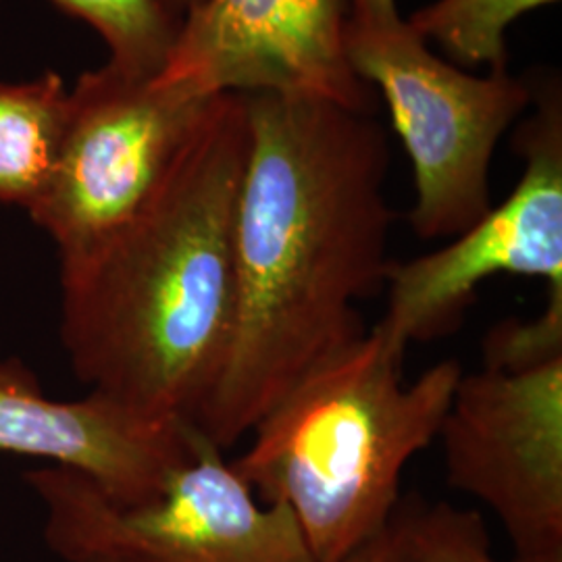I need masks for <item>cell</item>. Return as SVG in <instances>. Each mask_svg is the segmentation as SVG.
I'll return each mask as SVG.
<instances>
[{
    "label": "cell",
    "mask_w": 562,
    "mask_h": 562,
    "mask_svg": "<svg viewBox=\"0 0 562 562\" xmlns=\"http://www.w3.org/2000/svg\"><path fill=\"white\" fill-rule=\"evenodd\" d=\"M232 336L194 425L232 448L315 367L369 331L359 302L390 271V144L375 113L244 94Z\"/></svg>",
    "instance_id": "1"
},
{
    "label": "cell",
    "mask_w": 562,
    "mask_h": 562,
    "mask_svg": "<svg viewBox=\"0 0 562 562\" xmlns=\"http://www.w3.org/2000/svg\"><path fill=\"white\" fill-rule=\"evenodd\" d=\"M248 136L246 97H215L150 199L60 262V341L90 392L153 419L194 422L232 336Z\"/></svg>",
    "instance_id": "2"
},
{
    "label": "cell",
    "mask_w": 562,
    "mask_h": 562,
    "mask_svg": "<svg viewBox=\"0 0 562 562\" xmlns=\"http://www.w3.org/2000/svg\"><path fill=\"white\" fill-rule=\"evenodd\" d=\"M402 364L369 329L304 375L232 462L261 503L292 510L315 562L346 561L382 533L406 464L440 434L461 362H436L411 383Z\"/></svg>",
    "instance_id": "3"
},
{
    "label": "cell",
    "mask_w": 562,
    "mask_h": 562,
    "mask_svg": "<svg viewBox=\"0 0 562 562\" xmlns=\"http://www.w3.org/2000/svg\"><path fill=\"white\" fill-rule=\"evenodd\" d=\"M44 506V540L60 561L315 562L285 504H265L192 423L190 459L161 492L111 501L80 471L50 464L25 473Z\"/></svg>",
    "instance_id": "4"
},
{
    "label": "cell",
    "mask_w": 562,
    "mask_h": 562,
    "mask_svg": "<svg viewBox=\"0 0 562 562\" xmlns=\"http://www.w3.org/2000/svg\"><path fill=\"white\" fill-rule=\"evenodd\" d=\"M348 60L380 90L413 165L417 238H454L494 206L490 169L504 132L533 101L531 80L508 69L473 76L429 50L406 21H348Z\"/></svg>",
    "instance_id": "5"
},
{
    "label": "cell",
    "mask_w": 562,
    "mask_h": 562,
    "mask_svg": "<svg viewBox=\"0 0 562 562\" xmlns=\"http://www.w3.org/2000/svg\"><path fill=\"white\" fill-rule=\"evenodd\" d=\"M213 99L111 63L81 74L53 173L27 209L59 262L90 252L150 199Z\"/></svg>",
    "instance_id": "6"
},
{
    "label": "cell",
    "mask_w": 562,
    "mask_h": 562,
    "mask_svg": "<svg viewBox=\"0 0 562 562\" xmlns=\"http://www.w3.org/2000/svg\"><path fill=\"white\" fill-rule=\"evenodd\" d=\"M531 86L536 111L513 138L525 169L510 196L442 248L390 265L385 313L373 329L404 357L413 341L454 329L494 276L540 278L548 302L562 304L561 81L550 76Z\"/></svg>",
    "instance_id": "7"
},
{
    "label": "cell",
    "mask_w": 562,
    "mask_h": 562,
    "mask_svg": "<svg viewBox=\"0 0 562 562\" xmlns=\"http://www.w3.org/2000/svg\"><path fill=\"white\" fill-rule=\"evenodd\" d=\"M438 438L448 485L503 522L515 557L562 552V357L457 383Z\"/></svg>",
    "instance_id": "8"
},
{
    "label": "cell",
    "mask_w": 562,
    "mask_h": 562,
    "mask_svg": "<svg viewBox=\"0 0 562 562\" xmlns=\"http://www.w3.org/2000/svg\"><path fill=\"white\" fill-rule=\"evenodd\" d=\"M350 0H204L181 20L159 80L204 97L304 94L375 113L346 50Z\"/></svg>",
    "instance_id": "9"
},
{
    "label": "cell",
    "mask_w": 562,
    "mask_h": 562,
    "mask_svg": "<svg viewBox=\"0 0 562 562\" xmlns=\"http://www.w3.org/2000/svg\"><path fill=\"white\" fill-rule=\"evenodd\" d=\"M190 452V422L153 419L97 392L55 401L25 362L0 359V454L76 469L111 501L138 504L157 496Z\"/></svg>",
    "instance_id": "10"
},
{
    "label": "cell",
    "mask_w": 562,
    "mask_h": 562,
    "mask_svg": "<svg viewBox=\"0 0 562 562\" xmlns=\"http://www.w3.org/2000/svg\"><path fill=\"white\" fill-rule=\"evenodd\" d=\"M69 88L59 74L0 80V204L25 211L53 173L67 120Z\"/></svg>",
    "instance_id": "11"
},
{
    "label": "cell",
    "mask_w": 562,
    "mask_h": 562,
    "mask_svg": "<svg viewBox=\"0 0 562 562\" xmlns=\"http://www.w3.org/2000/svg\"><path fill=\"white\" fill-rule=\"evenodd\" d=\"M559 0H436L406 23L427 42H436L452 65L508 69L506 30L525 13Z\"/></svg>",
    "instance_id": "12"
},
{
    "label": "cell",
    "mask_w": 562,
    "mask_h": 562,
    "mask_svg": "<svg viewBox=\"0 0 562 562\" xmlns=\"http://www.w3.org/2000/svg\"><path fill=\"white\" fill-rule=\"evenodd\" d=\"M101 36L109 63L138 78H159L180 34L181 21L162 0H50Z\"/></svg>",
    "instance_id": "13"
},
{
    "label": "cell",
    "mask_w": 562,
    "mask_h": 562,
    "mask_svg": "<svg viewBox=\"0 0 562 562\" xmlns=\"http://www.w3.org/2000/svg\"><path fill=\"white\" fill-rule=\"evenodd\" d=\"M411 562H501L480 510L448 503H401Z\"/></svg>",
    "instance_id": "14"
},
{
    "label": "cell",
    "mask_w": 562,
    "mask_h": 562,
    "mask_svg": "<svg viewBox=\"0 0 562 562\" xmlns=\"http://www.w3.org/2000/svg\"><path fill=\"white\" fill-rule=\"evenodd\" d=\"M562 357V304H548L531 322H503L483 341V367L521 371Z\"/></svg>",
    "instance_id": "15"
},
{
    "label": "cell",
    "mask_w": 562,
    "mask_h": 562,
    "mask_svg": "<svg viewBox=\"0 0 562 562\" xmlns=\"http://www.w3.org/2000/svg\"><path fill=\"white\" fill-rule=\"evenodd\" d=\"M76 562H123L106 557H88ZM341 562H411L408 559V543H406V527H404V515L398 504L390 525L383 529L378 538L364 543L361 550L350 554Z\"/></svg>",
    "instance_id": "16"
},
{
    "label": "cell",
    "mask_w": 562,
    "mask_h": 562,
    "mask_svg": "<svg viewBox=\"0 0 562 562\" xmlns=\"http://www.w3.org/2000/svg\"><path fill=\"white\" fill-rule=\"evenodd\" d=\"M396 0H350V21L359 25H392L401 21Z\"/></svg>",
    "instance_id": "17"
},
{
    "label": "cell",
    "mask_w": 562,
    "mask_h": 562,
    "mask_svg": "<svg viewBox=\"0 0 562 562\" xmlns=\"http://www.w3.org/2000/svg\"><path fill=\"white\" fill-rule=\"evenodd\" d=\"M204 0H162V4L169 9V13L178 20H183L190 11H194Z\"/></svg>",
    "instance_id": "18"
},
{
    "label": "cell",
    "mask_w": 562,
    "mask_h": 562,
    "mask_svg": "<svg viewBox=\"0 0 562 562\" xmlns=\"http://www.w3.org/2000/svg\"><path fill=\"white\" fill-rule=\"evenodd\" d=\"M510 562H562L561 554H531V557H513Z\"/></svg>",
    "instance_id": "19"
}]
</instances>
